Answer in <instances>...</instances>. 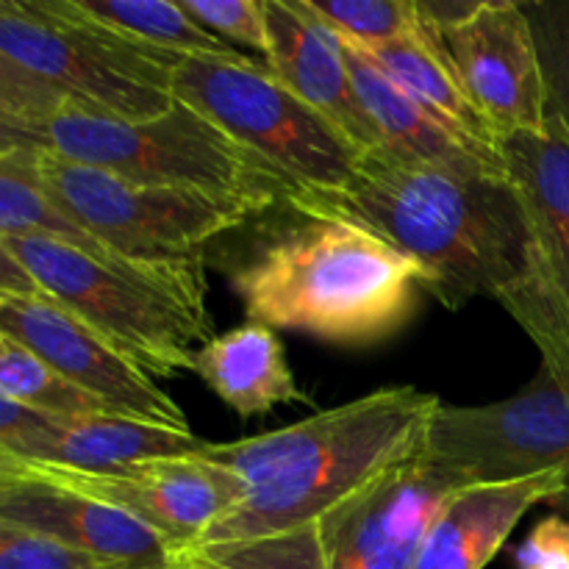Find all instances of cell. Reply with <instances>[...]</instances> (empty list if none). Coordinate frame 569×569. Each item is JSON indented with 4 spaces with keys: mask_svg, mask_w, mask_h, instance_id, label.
<instances>
[{
    "mask_svg": "<svg viewBox=\"0 0 569 569\" xmlns=\"http://www.w3.org/2000/svg\"><path fill=\"white\" fill-rule=\"evenodd\" d=\"M39 187L117 259L137 264L203 261L206 248L270 211L231 194L150 187L98 167L76 164L53 150L37 161Z\"/></svg>",
    "mask_w": 569,
    "mask_h": 569,
    "instance_id": "cell-7",
    "label": "cell"
},
{
    "mask_svg": "<svg viewBox=\"0 0 569 569\" xmlns=\"http://www.w3.org/2000/svg\"><path fill=\"white\" fill-rule=\"evenodd\" d=\"M181 9L203 31L222 42L242 44L253 59H267V11L264 0H178Z\"/></svg>",
    "mask_w": 569,
    "mask_h": 569,
    "instance_id": "cell-28",
    "label": "cell"
},
{
    "mask_svg": "<svg viewBox=\"0 0 569 569\" xmlns=\"http://www.w3.org/2000/svg\"><path fill=\"white\" fill-rule=\"evenodd\" d=\"M70 106V98L48 81L28 72L0 50V114L44 126L50 117Z\"/></svg>",
    "mask_w": 569,
    "mask_h": 569,
    "instance_id": "cell-30",
    "label": "cell"
},
{
    "mask_svg": "<svg viewBox=\"0 0 569 569\" xmlns=\"http://www.w3.org/2000/svg\"><path fill=\"white\" fill-rule=\"evenodd\" d=\"M44 153H50V142L42 126L0 114V161L37 167Z\"/></svg>",
    "mask_w": 569,
    "mask_h": 569,
    "instance_id": "cell-32",
    "label": "cell"
},
{
    "mask_svg": "<svg viewBox=\"0 0 569 569\" xmlns=\"http://www.w3.org/2000/svg\"><path fill=\"white\" fill-rule=\"evenodd\" d=\"M542 61L548 122L569 139V0L522 3Z\"/></svg>",
    "mask_w": 569,
    "mask_h": 569,
    "instance_id": "cell-27",
    "label": "cell"
},
{
    "mask_svg": "<svg viewBox=\"0 0 569 569\" xmlns=\"http://www.w3.org/2000/svg\"><path fill=\"white\" fill-rule=\"evenodd\" d=\"M61 14L122 39L133 48L167 50L183 56H237L222 39L198 26L178 0H53Z\"/></svg>",
    "mask_w": 569,
    "mask_h": 569,
    "instance_id": "cell-22",
    "label": "cell"
},
{
    "mask_svg": "<svg viewBox=\"0 0 569 569\" xmlns=\"http://www.w3.org/2000/svg\"><path fill=\"white\" fill-rule=\"evenodd\" d=\"M0 237H53L109 264H137V261L117 259L64 211L56 209L53 200L39 187L37 167L11 164V161H0Z\"/></svg>",
    "mask_w": 569,
    "mask_h": 569,
    "instance_id": "cell-24",
    "label": "cell"
},
{
    "mask_svg": "<svg viewBox=\"0 0 569 569\" xmlns=\"http://www.w3.org/2000/svg\"><path fill=\"white\" fill-rule=\"evenodd\" d=\"M461 92L492 137L548 128L542 61L522 3H420Z\"/></svg>",
    "mask_w": 569,
    "mask_h": 569,
    "instance_id": "cell-10",
    "label": "cell"
},
{
    "mask_svg": "<svg viewBox=\"0 0 569 569\" xmlns=\"http://www.w3.org/2000/svg\"><path fill=\"white\" fill-rule=\"evenodd\" d=\"M56 417L42 415L37 409H28V406L17 403L9 395L0 392V448H11L20 439L31 437V433L44 431V428L53 422Z\"/></svg>",
    "mask_w": 569,
    "mask_h": 569,
    "instance_id": "cell-33",
    "label": "cell"
},
{
    "mask_svg": "<svg viewBox=\"0 0 569 569\" xmlns=\"http://www.w3.org/2000/svg\"><path fill=\"white\" fill-rule=\"evenodd\" d=\"M0 50L92 114L142 122L176 103L159 59L61 14L53 0H0Z\"/></svg>",
    "mask_w": 569,
    "mask_h": 569,
    "instance_id": "cell-8",
    "label": "cell"
},
{
    "mask_svg": "<svg viewBox=\"0 0 569 569\" xmlns=\"http://www.w3.org/2000/svg\"><path fill=\"white\" fill-rule=\"evenodd\" d=\"M272 78L326 117L359 153L378 150V133L353 89L342 39L306 0H264Z\"/></svg>",
    "mask_w": 569,
    "mask_h": 569,
    "instance_id": "cell-14",
    "label": "cell"
},
{
    "mask_svg": "<svg viewBox=\"0 0 569 569\" xmlns=\"http://www.w3.org/2000/svg\"><path fill=\"white\" fill-rule=\"evenodd\" d=\"M189 370L242 420L267 415L278 406H311L309 395L298 387L281 339L261 322L248 320L211 337L194 350Z\"/></svg>",
    "mask_w": 569,
    "mask_h": 569,
    "instance_id": "cell-18",
    "label": "cell"
},
{
    "mask_svg": "<svg viewBox=\"0 0 569 569\" xmlns=\"http://www.w3.org/2000/svg\"><path fill=\"white\" fill-rule=\"evenodd\" d=\"M167 569H326L320 522L259 539L181 545Z\"/></svg>",
    "mask_w": 569,
    "mask_h": 569,
    "instance_id": "cell-23",
    "label": "cell"
},
{
    "mask_svg": "<svg viewBox=\"0 0 569 569\" xmlns=\"http://www.w3.org/2000/svg\"><path fill=\"white\" fill-rule=\"evenodd\" d=\"M420 461L456 489L565 470L567 487L553 509L569 517V392L539 367L537 378L506 400L442 403L428 422Z\"/></svg>",
    "mask_w": 569,
    "mask_h": 569,
    "instance_id": "cell-9",
    "label": "cell"
},
{
    "mask_svg": "<svg viewBox=\"0 0 569 569\" xmlns=\"http://www.w3.org/2000/svg\"><path fill=\"white\" fill-rule=\"evenodd\" d=\"M359 50L406 98L415 100L426 114H431L439 126L448 128L467 148L492 161H503L498 150V139L483 126V120L461 92L453 67H450L437 33L428 26L426 14H422V28L411 37Z\"/></svg>",
    "mask_w": 569,
    "mask_h": 569,
    "instance_id": "cell-21",
    "label": "cell"
},
{
    "mask_svg": "<svg viewBox=\"0 0 569 569\" xmlns=\"http://www.w3.org/2000/svg\"><path fill=\"white\" fill-rule=\"evenodd\" d=\"M20 481H28L26 461L14 459V456L6 453V450L0 448V492L9 487H14V483H20Z\"/></svg>",
    "mask_w": 569,
    "mask_h": 569,
    "instance_id": "cell-35",
    "label": "cell"
},
{
    "mask_svg": "<svg viewBox=\"0 0 569 569\" xmlns=\"http://www.w3.org/2000/svg\"><path fill=\"white\" fill-rule=\"evenodd\" d=\"M517 569H569V517L550 515L537 522L517 548Z\"/></svg>",
    "mask_w": 569,
    "mask_h": 569,
    "instance_id": "cell-31",
    "label": "cell"
},
{
    "mask_svg": "<svg viewBox=\"0 0 569 569\" xmlns=\"http://www.w3.org/2000/svg\"><path fill=\"white\" fill-rule=\"evenodd\" d=\"M0 337L22 345L100 403L137 420L192 431L181 406L48 295H0Z\"/></svg>",
    "mask_w": 569,
    "mask_h": 569,
    "instance_id": "cell-11",
    "label": "cell"
},
{
    "mask_svg": "<svg viewBox=\"0 0 569 569\" xmlns=\"http://www.w3.org/2000/svg\"><path fill=\"white\" fill-rule=\"evenodd\" d=\"M3 242L39 292L150 378L189 370L192 345L211 339L203 261L109 264L53 237H3Z\"/></svg>",
    "mask_w": 569,
    "mask_h": 569,
    "instance_id": "cell-4",
    "label": "cell"
},
{
    "mask_svg": "<svg viewBox=\"0 0 569 569\" xmlns=\"http://www.w3.org/2000/svg\"><path fill=\"white\" fill-rule=\"evenodd\" d=\"M0 517L109 569H167L176 550L128 511L31 476L0 492Z\"/></svg>",
    "mask_w": 569,
    "mask_h": 569,
    "instance_id": "cell-15",
    "label": "cell"
},
{
    "mask_svg": "<svg viewBox=\"0 0 569 569\" xmlns=\"http://www.w3.org/2000/svg\"><path fill=\"white\" fill-rule=\"evenodd\" d=\"M289 214L228 267L250 322L361 348L411 320L422 276L406 256L353 222Z\"/></svg>",
    "mask_w": 569,
    "mask_h": 569,
    "instance_id": "cell-3",
    "label": "cell"
},
{
    "mask_svg": "<svg viewBox=\"0 0 569 569\" xmlns=\"http://www.w3.org/2000/svg\"><path fill=\"white\" fill-rule=\"evenodd\" d=\"M339 39L359 48L387 44L422 28L417 0H306Z\"/></svg>",
    "mask_w": 569,
    "mask_h": 569,
    "instance_id": "cell-26",
    "label": "cell"
},
{
    "mask_svg": "<svg viewBox=\"0 0 569 569\" xmlns=\"http://www.w3.org/2000/svg\"><path fill=\"white\" fill-rule=\"evenodd\" d=\"M0 569H109L44 533L0 517Z\"/></svg>",
    "mask_w": 569,
    "mask_h": 569,
    "instance_id": "cell-29",
    "label": "cell"
},
{
    "mask_svg": "<svg viewBox=\"0 0 569 569\" xmlns=\"http://www.w3.org/2000/svg\"><path fill=\"white\" fill-rule=\"evenodd\" d=\"M28 476L56 487L76 489L128 511L167 539L172 548L192 545L237 506L244 483L226 467L203 459H150L103 472L26 465Z\"/></svg>",
    "mask_w": 569,
    "mask_h": 569,
    "instance_id": "cell-12",
    "label": "cell"
},
{
    "mask_svg": "<svg viewBox=\"0 0 569 569\" xmlns=\"http://www.w3.org/2000/svg\"><path fill=\"white\" fill-rule=\"evenodd\" d=\"M442 400L389 387L295 426L209 442L203 459L226 467L244 495L198 542H237L315 526L372 481L417 456Z\"/></svg>",
    "mask_w": 569,
    "mask_h": 569,
    "instance_id": "cell-2",
    "label": "cell"
},
{
    "mask_svg": "<svg viewBox=\"0 0 569 569\" xmlns=\"http://www.w3.org/2000/svg\"><path fill=\"white\" fill-rule=\"evenodd\" d=\"M342 48L356 94H359L361 106H365L367 117L378 133V150L398 161H415V164L509 176L503 161H492L467 148L448 128H442L431 114H426L415 100L406 98L356 44L342 39Z\"/></svg>",
    "mask_w": 569,
    "mask_h": 569,
    "instance_id": "cell-20",
    "label": "cell"
},
{
    "mask_svg": "<svg viewBox=\"0 0 569 569\" xmlns=\"http://www.w3.org/2000/svg\"><path fill=\"white\" fill-rule=\"evenodd\" d=\"M283 206L376 233L420 270L422 292L450 311L476 298L498 300L569 392V309L542 267L509 176L415 164L370 150L342 189L289 187Z\"/></svg>",
    "mask_w": 569,
    "mask_h": 569,
    "instance_id": "cell-1",
    "label": "cell"
},
{
    "mask_svg": "<svg viewBox=\"0 0 569 569\" xmlns=\"http://www.w3.org/2000/svg\"><path fill=\"white\" fill-rule=\"evenodd\" d=\"M509 181L522 200L539 259L569 309V139L548 128L498 142Z\"/></svg>",
    "mask_w": 569,
    "mask_h": 569,
    "instance_id": "cell-19",
    "label": "cell"
},
{
    "mask_svg": "<svg viewBox=\"0 0 569 569\" xmlns=\"http://www.w3.org/2000/svg\"><path fill=\"white\" fill-rule=\"evenodd\" d=\"M565 470L539 472L517 481L461 487L439 506L417 550L415 569H483L522 517L537 503L561 498Z\"/></svg>",
    "mask_w": 569,
    "mask_h": 569,
    "instance_id": "cell-16",
    "label": "cell"
},
{
    "mask_svg": "<svg viewBox=\"0 0 569 569\" xmlns=\"http://www.w3.org/2000/svg\"><path fill=\"white\" fill-rule=\"evenodd\" d=\"M50 150L137 183L231 194L276 209L292 183L222 128L183 103L142 122L67 106L42 126Z\"/></svg>",
    "mask_w": 569,
    "mask_h": 569,
    "instance_id": "cell-5",
    "label": "cell"
},
{
    "mask_svg": "<svg viewBox=\"0 0 569 569\" xmlns=\"http://www.w3.org/2000/svg\"><path fill=\"white\" fill-rule=\"evenodd\" d=\"M209 448L192 431L156 426L128 415L56 417L44 431L20 439L6 453L26 465L103 472L150 459H183Z\"/></svg>",
    "mask_w": 569,
    "mask_h": 569,
    "instance_id": "cell-17",
    "label": "cell"
},
{
    "mask_svg": "<svg viewBox=\"0 0 569 569\" xmlns=\"http://www.w3.org/2000/svg\"><path fill=\"white\" fill-rule=\"evenodd\" d=\"M0 392L50 417L120 415L6 337H0Z\"/></svg>",
    "mask_w": 569,
    "mask_h": 569,
    "instance_id": "cell-25",
    "label": "cell"
},
{
    "mask_svg": "<svg viewBox=\"0 0 569 569\" xmlns=\"http://www.w3.org/2000/svg\"><path fill=\"white\" fill-rule=\"evenodd\" d=\"M456 487L433 476L420 450L320 520L326 569H415L439 506Z\"/></svg>",
    "mask_w": 569,
    "mask_h": 569,
    "instance_id": "cell-13",
    "label": "cell"
},
{
    "mask_svg": "<svg viewBox=\"0 0 569 569\" xmlns=\"http://www.w3.org/2000/svg\"><path fill=\"white\" fill-rule=\"evenodd\" d=\"M0 295H42L0 237Z\"/></svg>",
    "mask_w": 569,
    "mask_h": 569,
    "instance_id": "cell-34",
    "label": "cell"
},
{
    "mask_svg": "<svg viewBox=\"0 0 569 569\" xmlns=\"http://www.w3.org/2000/svg\"><path fill=\"white\" fill-rule=\"evenodd\" d=\"M170 70V92L242 148L276 167L292 187L342 189L359 150L250 53L183 56L150 50Z\"/></svg>",
    "mask_w": 569,
    "mask_h": 569,
    "instance_id": "cell-6",
    "label": "cell"
}]
</instances>
